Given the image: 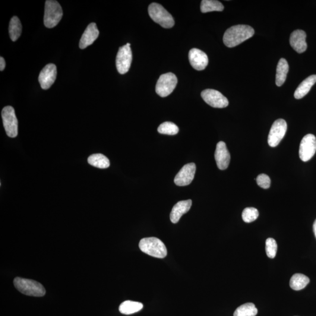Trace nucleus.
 Instances as JSON below:
<instances>
[{
    "label": "nucleus",
    "mask_w": 316,
    "mask_h": 316,
    "mask_svg": "<svg viewBox=\"0 0 316 316\" xmlns=\"http://www.w3.org/2000/svg\"><path fill=\"white\" fill-rule=\"evenodd\" d=\"M201 96L205 103L214 108H225L229 104L228 99L216 90H204L202 91Z\"/></svg>",
    "instance_id": "nucleus-11"
},
{
    "label": "nucleus",
    "mask_w": 316,
    "mask_h": 316,
    "mask_svg": "<svg viewBox=\"0 0 316 316\" xmlns=\"http://www.w3.org/2000/svg\"><path fill=\"white\" fill-rule=\"evenodd\" d=\"M289 69L288 63L286 60L281 58L278 62L276 69V84L278 87L282 86L285 81Z\"/></svg>",
    "instance_id": "nucleus-20"
},
{
    "label": "nucleus",
    "mask_w": 316,
    "mask_h": 316,
    "mask_svg": "<svg viewBox=\"0 0 316 316\" xmlns=\"http://www.w3.org/2000/svg\"><path fill=\"white\" fill-rule=\"evenodd\" d=\"M192 204L191 200L180 201L174 205L170 214V219L173 224L179 222L183 214L188 213Z\"/></svg>",
    "instance_id": "nucleus-18"
},
{
    "label": "nucleus",
    "mask_w": 316,
    "mask_h": 316,
    "mask_svg": "<svg viewBox=\"0 0 316 316\" xmlns=\"http://www.w3.org/2000/svg\"><path fill=\"white\" fill-rule=\"evenodd\" d=\"M196 170L197 166L195 163L186 164L177 174L174 182L179 186H185L191 184L195 178Z\"/></svg>",
    "instance_id": "nucleus-12"
},
{
    "label": "nucleus",
    "mask_w": 316,
    "mask_h": 316,
    "mask_svg": "<svg viewBox=\"0 0 316 316\" xmlns=\"http://www.w3.org/2000/svg\"><path fill=\"white\" fill-rule=\"evenodd\" d=\"M143 307V304L140 302L126 300L120 305L119 311L122 314L129 315L140 311Z\"/></svg>",
    "instance_id": "nucleus-21"
},
{
    "label": "nucleus",
    "mask_w": 316,
    "mask_h": 316,
    "mask_svg": "<svg viewBox=\"0 0 316 316\" xmlns=\"http://www.w3.org/2000/svg\"><path fill=\"white\" fill-rule=\"evenodd\" d=\"M99 36V31L97 29V25L95 23H91L88 25L86 30L82 35L79 47L81 49L86 48L88 46L93 44Z\"/></svg>",
    "instance_id": "nucleus-17"
},
{
    "label": "nucleus",
    "mask_w": 316,
    "mask_h": 316,
    "mask_svg": "<svg viewBox=\"0 0 316 316\" xmlns=\"http://www.w3.org/2000/svg\"><path fill=\"white\" fill-rule=\"evenodd\" d=\"M88 163L90 165L100 169L108 168L110 165L108 158L101 154H93L88 157Z\"/></svg>",
    "instance_id": "nucleus-22"
},
{
    "label": "nucleus",
    "mask_w": 316,
    "mask_h": 316,
    "mask_svg": "<svg viewBox=\"0 0 316 316\" xmlns=\"http://www.w3.org/2000/svg\"><path fill=\"white\" fill-rule=\"evenodd\" d=\"M257 314L258 309L254 303H246L236 310L234 316H256Z\"/></svg>",
    "instance_id": "nucleus-26"
},
{
    "label": "nucleus",
    "mask_w": 316,
    "mask_h": 316,
    "mask_svg": "<svg viewBox=\"0 0 316 316\" xmlns=\"http://www.w3.org/2000/svg\"><path fill=\"white\" fill-rule=\"evenodd\" d=\"M224 8L222 3L216 0H203L201 2L200 9L203 13L212 11H222Z\"/></svg>",
    "instance_id": "nucleus-25"
},
{
    "label": "nucleus",
    "mask_w": 316,
    "mask_h": 316,
    "mask_svg": "<svg viewBox=\"0 0 316 316\" xmlns=\"http://www.w3.org/2000/svg\"><path fill=\"white\" fill-rule=\"evenodd\" d=\"M316 75L311 76L303 80L296 88L294 96L296 99H301L307 94L311 88L316 83Z\"/></svg>",
    "instance_id": "nucleus-19"
},
{
    "label": "nucleus",
    "mask_w": 316,
    "mask_h": 316,
    "mask_svg": "<svg viewBox=\"0 0 316 316\" xmlns=\"http://www.w3.org/2000/svg\"><path fill=\"white\" fill-rule=\"evenodd\" d=\"M130 43L120 47L116 57V67L120 74L127 73L131 67L132 54Z\"/></svg>",
    "instance_id": "nucleus-8"
},
{
    "label": "nucleus",
    "mask_w": 316,
    "mask_h": 316,
    "mask_svg": "<svg viewBox=\"0 0 316 316\" xmlns=\"http://www.w3.org/2000/svg\"><path fill=\"white\" fill-rule=\"evenodd\" d=\"M271 179L270 177L265 174H260V175L257 176V183L260 187L267 189L270 188L271 186Z\"/></svg>",
    "instance_id": "nucleus-30"
},
{
    "label": "nucleus",
    "mask_w": 316,
    "mask_h": 316,
    "mask_svg": "<svg viewBox=\"0 0 316 316\" xmlns=\"http://www.w3.org/2000/svg\"><path fill=\"white\" fill-rule=\"evenodd\" d=\"M56 66L52 63H49L44 67L40 72L39 82L43 90L48 89L54 83L56 79Z\"/></svg>",
    "instance_id": "nucleus-13"
},
{
    "label": "nucleus",
    "mask_w": 316,
    "mask_h": 316,
    "mask_svg": "<svg viewBox=\"0 0 316 316\" xmlns=\"http://www.w3.org/2000/svg\"><path fill=\"white\" fill-rule=\"evenodd\" d=\"M139 247L145 254L155 258H164L167 254L165 245L156 237L142 238L139 243Z\"/></svg>",
    "instance_id": "nucleus-2"
},
{
    "label": "nucleus",
    "mask_w": 316,
    "mask_h": 316,
    "mask_svg": "<svg viewBox=\"0 0 316 316\" xmlns=\"http://www.w3.org/2000/svg\"><path fill=\"white\" fill-rule=\"evenodd\" d=\"M314 231L315 235L316 238V219L315 221V222L314 224Z\"/></svg>",
    "instance_id": "nucleus-32"
},
{
    "label": "nucleus",
    "mask_w": 316,
    "mask_h": 316,
    "mask_svg": "<svg viewBox=\"0 0 316 316\" xmlns=\"http://www.w3.org/2000/svg\"><path fill=\"white\" fill-rule=\"evenodd\" d=\"M1 116L3 125L9 137L15 138L18 135V120L15 110L11 106H6L2 109Z\"/></svg>",
    "instance_id": "nucleus-7"
},
{
    "label": "nucleus",
    "mask_w": 316,
    "mask_h": 316,
    "mask_svg": "<svg viewBox=\"0 0 316 316\" xmlns=\"http://www.w3.org/2000/svg\"><path fill=\"white\" fill-rule=\"evenodd\" d=\"M158 131L162 134L174 135L178 133L179 128L172 122H165L159 125Z\"/></svg>",
    "instance_id": "nucleus-27"
},
{
    "label": "nucleus",
    "mask_w": 316,
    "mask_h": 316,
    "mask_svg": "<svg viewBox=\"0 0 316 316\" xmlns=\"http://www.w3.org/2000/svg\"><path fill=\"white\" fill-rule=\"evenodd\" d=\"M14 284L19 292L25 295L42 297L46 293L45 289L42 284L36 280L17 277L14 280Z\"/></svg>",
    "instance_id": "nucleus-3"
},
{
    "label": "nucleus",
    "mask_w": 316,
    "mask_h": 316,
    "mask_svg": "<svg viewBox=\"0 0 316 316\" xmlns=\"http://www.w3.org/2000/svg\"><path fill=\"white\" fill-rule=\"evenodd\" d=\"M190 63L196 70L203 71L207 67L208 63V56L202 50L193 48L189 53Z\"/></svg>",
    "instance_id": "nucleus-14"
},
{
    "label": "nucleus",
    "mask_w": 316,
    "mask_h": 316,
    "mask_svg": "<svg viewBox=\"0 0 316 316\" xmlns=\"http://www.w3.org/2000/svg\"><path fill=\"white\" fill-rule=\"evenodd\" d=\"M21 33L22 25L20 19L14 16L11 19L9 25V37L11 40L15 42L20 38Z\"/></svg>",
    "instance_id": "nucleus-24"
},
{
    "label": "nucleus",
    "mask_w": 316,
    "mask_h": 316,
    "mask_svg": "<svg viewBox=\"0 0 316 316\" xmlns=\"http://www.w3.org/2000/svg\"><path fill=\"white\" fill-rule=\"evenodd\" d=\"M287 131L285 120L278 119L274 122L268 135V142L271 147H276L282 141Z\"/></svg>",
    "instance_id": "nucleus-9"
},
{
    "label": "nucleus",
    "mask_w": 316,
    "mask_h": 316,
    "mask_svg": "<svg viewBox=\"0 0 316 316\" xmlns=\"http://www.w3.org/2000/svg\"><path fill=\"white\" fill-rule=\"evenodd\" d=\"M277 249V243L274 238H269L266 240V252L270 258H274L276 255Z\"/></svg>",
    "instance_id": "nucleus-29"
},
{
    "label": "nucleus",
    "mask_w": 316,
    "mask_h": 316,
    "mask_svg": "<svg viewBox=\"0 0 316 316\" xmlns=\"http://www.w3.org/2000/svg\"><path fill=\"white\" fill-rule=\"evenodd\" d=\"M63 10L61 5L54 0H47L45 2L44 25L48 28L56 26L61 21Z\"/></svg>",
    "instance_id": "nucleus-5"
},
{
    "label": "nucleus",
    "mask_w": 316,
    "mask_h": 316,
    "mask_svg": "<svg viewBox=\"0 0 316 316\" xmlns=\"http://www.w3.org/2000/svg\"><path fill=\"white\" fill-rule=\"evenodd\" d=\"M5 61L4 58L2 57L0 58V71H3L4 70L5 68Z\"/></svg>",
    "instance_id": "nucleus-31"
},
{
    "label": "nucleus",
    "mask_w": 316,
    "mask_h": 316,
    "mask_svg": "<svg viewBox=\"0 0 316 316\" xmlns=\"http://www.w3.org/2000/svg\"><path fill=\"white\" fill-rule=\"evenodd\" d=\"M178 84V79L172 73L160 76L156 85V92L159 96L165 97L173 92Z\"/></svg>",
    "instance_id": "nucleus-6"
},
{
    "label": "nucleus",
    "mask_w": 316,
    "mask_h": 316,
    "mask_svg": "<svg viewBox=\"0 0 316 316\" xmlns=\"http://www.w3.org/2000/svg\"><path fill=\"white\" fill-rule=\"evenodd\" d=\"M310 282L309 278L302 274L293 275L290 280V286L295 290H300L304 289Z\"/></svg>",
    "instance_id": "nucleus-23"
},
{
    "label": "nucleus",
    "mask_w": 316,
    "mask_h": 316,
    "mask_svg": "<svg viewBox=\"0 0 316 316\" xmlns=\"http://www.w3.org/2000/svg\"><path fill=\"white\" fill-rule=\"evenodd\" d=\"M214 157L219 169L225 170L229 167L231 158L225 142L220 141L217 144Z\"/></svg>",
    "instance_id": "nucleus-15"
},
{
    "label": "nucleus",
    "mask_w": 316,
    "mask_h": 316,
    "mask_svg": "<svg viewBox=\"0 0 316 316\" xmlns=\"http://www.w3.org/2000/svg\"><path fill=\"white\" fill-rule=\"evenodd\" d=\"M316 152V138L309 134L303 138L299 147V157L303 162H308L315 156Z\"/></svg>",
    "instance_id": "nucleus-10"
},
{
    "label": "nucleus",
    "mask_w": 316,
    "mask_h": 316,
    "mask_svg": "<svg viewBox=\"0 0 316 316\" xmlns=\"http://www.w3.org/2000/svg\"><path fill=\"white\" fill-rule=\"evenodd\" d=\"M148 13L152 20L163 28H170L175 25V21L171 14L158 3L153 2L150 5Z\"/></svg>",
    "instance_id": "nucleus-4"
},
{
    "label": "nucleus",
    "mask_w": 316,
    "mask_h": 316,
    "mask_svg": "<svg viewBox=\"0 0 316 316\" xmlns=\"http://www.w3.org/2000/svg\"><path fill=\"white\" fill-rule=\"evenodd\" d=\"M306 34L304 31L298 30L294 31L290 35V44L293 49L299 53H302L307 49L308 45L306 41Z\"/></svg>",
    "instance_id": "nucleus-16"
},
{
    "label": "nucleus",
    "mask_w": 316,
    "mask_h": 316,
    "mask_svg": "<svg viewBox=\"0 0 316 316\" xmlns=\"http://www.w3.org/2000/svg\"><path fill=\"white\" fill-rule=\"evenodd\" d=\"M254 33V30L249 25H235L229 28L224 33L223 42L227 47H235L251 39Z\"/></svg>",
    "instance_id": "nucleus-1"
},
{
    "label": "nucleus",
    "mask_w": 316,
    "mask_h": 316,
    "mask_svg": "<svg viewBox=\"0 0 316 316\" xmlns=\"http://www.w3.org/2000/svg\"><path fill=\"white\" fill-rule=\"evenodd\" d=\"M259 212L257 208L254 207L245 208L242 211V218L244 222L249 223L258 219Z\"/></svg>",
    "instance_id": "nucleus-28"
}]
</instances>
